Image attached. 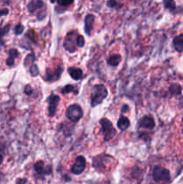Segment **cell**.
Here are the masks:
<instances>
[{
  "mask_svg": "<svg viewBox=\"0 0 183 184\" xmlns=\"http://www.w3.org/2000/svg\"><path fill=\"white\" fill-rule=\"evenodd\" d=\"M27 182L26 179H18L16 181V184H25Z\"/></svg>",
  "mask_w": 183,
  "mask_h": 184,
  "instance_id": "obj_30",
  "label": "cell"
},
{
  "mask_svg": "<svg viewBox=\"0 0 183 184\" xmlns=\"http://www.w3.org/2000/svg\"><path fill=\"white\" fill-rule=\"evenodd\" d=\"M59 101H60V98L57 94L52 93L48 97V116L50 117H53L56 114Z\"/></svg>",
  "mask_w": 183,
  "mask_h": 184,
  "instance_id": "obj_6",
  "label": "cell"
},
{
  "mask_svg": "<svg viewBox=\"0 0 183 184\" xmlns=\"http://www.w3.org/2000/svg\"><path fill=\"white\" fill-rule=\"evenodd\" d=\"M163 5H164V7L169 9L170 11H173L176 8L174 0H163Z\"/></svg>",
  "mask_w": 183,
  "mask_h": 184,
  "instance_id": "obj_21",
  "label": "cell"
},
{
  "mask_svg": "<svg viewBox=\"0 0 183 184\" xmlns=\"http://www.w3.org/2000/svg\"><path fill=\"white\" fill-rule=\"evenodd\" d=\"M36 58L35 55L33 53H31L29 55H27V57L24 59V66L27 67V66H32V64H34V61H35Z\"/></svg>",
  "mask_w": 183,
  "mask_h": 184,
  "instance_id": "obj_20",
  "label": "cell"
},
{
  "mask_svg": "<svg viewBox=\"0 0 183 184\" xmlns=\"http://www.w3.org/2000/svg\"><path fill=\"white\" fill-rule=\"evenodd\" d=\"M56 1H57V0H50V2H51V3H55Z\"/></svg>",
  "mask_w": 183,
  "mask_h": 184,
  "instance_id": "obj_33",
  "label": "cell"
},
{
  "mask_svg": "<svg viewBox=\"0 0 183 184\" xmlns=\"http://www.w3.org/2000/svg\"><path fill=\"white\" fill-rule=\"evenodd\" d=\"M57 2L60 6L67 7L74 3V0H57Z\"/></svg>",
  "mask_w": 183,
  "mask_h": 184,
  "instance_id": "obj_23",
  "label": "cell"
},
{
  "mask_svg": "<svg viewBox=\"0 0 183 184\" xmlns=\"http://www.w3.org/2000/svg\"><path fill=\"white\" fill-rule=\"evenodd\" d=\"M108 96V90L105 85L94 84L91 90V106L96 107L97 105L101 104L105 98Z\"/></svg>",
  "mask_w": 183,
  "mask_h": 184,
  "instance_id": "obj_1",
  "label": "cell"
},
{
  "mask_svg": "<svg viewBox=\"0 0 183 184\" xmlns=\"http://www.w3.org/2000/svg\"><path fill=\"white\" fill-rule=\"evenodd\" d=\"M173 45L179 52L183 51V34H179L173 39Z\"/></svg>",
  "mask_w": 183,
  "mask_h": 184,
  "instance_id": "obj_16",
  "label": "cell"
},
{
  "mask_svg": "<svg viewBox=\"0 0 183 184\" xmlns=\"http://www.w3.org/2000/svg\"><path fill=\"white\" fill-rule=\"evenodd\" d=\"M94 20H95V17L93 15H87L86 16H85V19H84V32L88 36L91 35L93 26V23H94Z\"/></svg>",
  "mask_w": 183,
  "mask_h": 184,
  "instance_id": "obj_11",
  "label": "cell"
},
{
  "mask_svg": "<svg viewBox=\"0 0 183 184\" xmlns=\"http://www.w3.org/2000/svg\"><path fill=\"white\" fill-rule=\"evenodd\" d=\"M67 70H68V74L70 75V77L74 80H80L83 77V71L80 68L69 67Z\"/></svg>",
  "mask_w": 183,
  "mask_h": 184,
  "instance_id": "obj_15",
  "label": "cell"
},
{
  "mask_svg": "<svg viewBox=\"0 0 183 184\" xmlns=\"http://www.w3.org/2000/svg\"><path fill=\"white\" fill-rule=\"evenodd\" d=\"M9 31H10V25H9V24H7V25L5 26V27H0V37L5 36L6 34H7Z\"/></svg>",
  "mask_w": 183,
  "mask_h": 184,
  "instance_id": "obj_26",
  "label": "cell"
},
{
  "mask_svg": "<svg viewBox=\"0 0 183 184\" xmlns=\"http://www.w3.org/2000/svg\"><path fill=\"white\" fill-rule=\"evenodd\" d=\"M139 127L147 129H153L155 127V121L151 116H144L139 120Z\"/></svg>",
  "mask_w": 183,
  "mask_h": 184,
  "instance_id": "obj_9",
  "label": "cell"
},
{
  "mask_svg": "<svg viewBox=\"0 0 183 184\" xmlns=\"http://www.w3.org/2000/svg\"><path fill=\"white\" fill-rule=\"evenodd\" d=\"M6 15H8V9H6V8L0 9V16Z\"/></svg>",
  "mask_w": 183,
  "mask_h": 184,
  "instance_id": "obj_29",
  "label": "cell"
},
{
  "mask_svg": "<svg viewBox=\"0 0 183 184\" xmlns=\"http://www.w3.org/2000/svg\"><path fill=\"white\" fill-rule=\"evenodd\" d=\"M182 121H183V118H182ZM182 133H183V129H182Z\"/></svg>",
  "mask_w": 183,
  "mask_h": 184,
  "instance_id": "obj_34",
  "label": "cell"
},
{
  "mask_svg": "<svg viewBox=\"0 0 183 184\" xmlns=\"http://www.w3.org/2000/svg\"><path fill=\"white\" fill-rule=\"evenodd\" d=\"M30 74L32 77H37L40 75V70H39V67H37V65L32 64L30 67Z\"/></svg>",
  "mask_w": 183,
  "mask_h": 184,
  "instance_id": "obj_22",
  "label": "cell"
},
{
  "mask_svg": "<svg viewBox=\"0 0 183 184\" xmlns=\"http://www.w3.org/2000/svg\"><path fill=\"white\" fill-rule=\"evenodd\" d=\"M86 166V160L82 155H79L76 157L75 164L71 167V171L74 174H81L85 169Z\"/></svg>",
  "mask_w": 183,
  "mask_h": 184,
  "instance_id": "obj_5",
  "label": "cell"
},
{
  "mask_svg": "<svg viewBox=\"0 0 183 184\" xmlns=\"http://www.w3.org/2000/svg\"><path fill=\"white\" fill-rule=\"evenodd\" d=\"M169 92L172 95H178L181 93V87L178 84H172L169 87Z\"/></svg>",
  "mask_w": 183,
  "mask_h": 184,
  "instance_id": "obj_18",
  "label": "cell"
},
{
  "mask_svg": "<svg viewBox=\"0 0 183 184\" xmlns=\"http://www.w3.org/2000/svg\"><path fill=\"white\" fill-rule=\"evenodd\" d=\"M33 92H34V90L30 84H27L25 88H24V93H25V94H27V95H32L33 93Z\"/></svg>",
  "mask_w": 183,
  "mask_h": 184,
  "instance_id": "obj_28",
  "label": "cell"
},
{
  "mask_svg": "<svg viewBox=\"0 0 183 184\" xmlns=\"http://www.w3.org/2000/svg\"><path fill=\"white\" fill-rule=\"evenodd\" d=\"M100 124L102 126V130L103 132L104 140L109 141L114 138L116 135V129H114L111 121L106 118H102L100 119Z\"/></svg>",
  "mask_w": 183,
  "mask_h": 184,
  "instance_id": "obj_2",
  "label": "cell"
},
{
  "mask_svg": "<svg viewBox=\"0 0 183 184\" xmlns=\"http://www.w3.org/2000/svg\"><path fill=\"white\" fill-rule=\"evenodd\" d=\"M43 7H44V3L41 0H32L27 6V9L29 11V13L31 14L35 13L38 10H41Z\"/></svg>",
  "mask_w": 183,
  "mask_h": 184,
  "instance_id": "obj_10",
  "label": "cell"
},
{
  "mask_svg": "<svg viewBox=\"0 0 183 184\" xmlns=\"http://www.w3.org/2000/svg\"><path fill=\"white\" fill-rule=\"evenodd\" d=\"M107 6L111 8H119L120 7L119 4L116 1V0H109L107 2Z\"/></svg>",
  "mask_w": 183,
  "mask_h": 184,
  "instance_id": "obj_25",
  "label": "cell"
},
{
  "mask_svg": "<svg viewBox=\"0 0 183 184\" xmlns=\"http://www.w3.org/2000/svg\"><path fill=\"white\" fill-rule=\"evenodd\" d=\"M3 160H4V157H3V155H0V164H1L3 163Z\"/></svg>",
  "mask_w": 183,
  "mask_h": 184,
  "instance_id": "obj_32",
  "label": "cell"
},
{
  "mask_svg": "<svg viewBox=\"0 0 183 184\" xmlns=\"http://www.w3.org/2000/svg\"><path fill=\"white\" fill-rule=\"evenodd\" d=\"M121 61V56L119 54H113L107 59V62L109 66L117 67Z\"/></svg>",
  "mask_w": 183,
  "mask_h": 184,
  "instance_id": "obj_17",
  "label": "cell"
},
{
  "mask_svg": "<svg viewBox=\"0 0 183 184\" xmlns=\"http://www.w3.org/2000/svg\"><path fill=\"white\" fill-rule=\"evenodd\" d=\"M61 93H62L63 94H67V93H77L78 90H77V88L75 86L74 84H67L66 86L62 90H61Z\"/></svg>",
  "mask_w": 183,
  "mask_h": 184,
  "instance_id": "obj_19",
  "label": "cell"
},
{
  "mask_svg": "<svg viewBox=\"0 0 183 184\" xmlns=\"http://www.w3.org/2000/svg\"><path fill=\"white\" fill-rule=\"evenodd\" d=\"M66 116L68 120L72 122H77L83 118V112L82 108L78 104H72L67 107V112H66Z\"/></svg>",
  "mask_w": 183,
  "mask_h": 184,
  "instance_id": "obj_3",
  "label": "cell"
},
{
  "mask_svg": "<svg viewBox=\"0 0 183 184\" xmlns=\"http://www.w3.org/2000/svg\"><path fill=\"white\" fill-rule=\"evenodd\" d=\"M62 72H63V67L62 66L57 67L54 71H50V70L48 69L46 71V75L44 77V80H46L48 82H54V81L59 79Z\"/></svg>",
  "mask_w": 183,
  "mask_h": 184,
  "instance_id": "obj_8",
  "label": "cell"
},
{
  "mask_svg": "<svg viewBox=\"0 0 183 184\" xmlns=\"http://www.w3.org/2000/svg\"><path fill=\"white\" fill-rule=\"evenodd\" d=\"M126 110H128V105H127V104L123 105V107H122V110H121V112H122V113H123V112H126Z\"/></svg>",
  "mask_w": 183,
  "mask_h": 184,
  "instance_id": "obj_31",
  "label": "cell"
},
{
  "mask_svg": "<svg viewBox=\"0 0 183 184\" xmlns=\"http://www.w3.org/2000/svg\"><path fill=\"white\" fill-rule=\"evenodd\" d=\"M76 43L77 47H79V48H83L84 46V38L82 35H77L76 36Z\"/></svg>",
  "mask_w": 183,
  "mask_h": 184,
  "instance_id": "obj_24",
  "label": "cell"
},
{
  "mask_svg": "<svg viewBox=\"0 0 183 184\" xmlns=\"http://www.w3.org/2000/svg\"><path fill=\"white\" fill-rule=\"evenodd\" d=\"M35 171L40 175H48L50 174L52 171V168L50 165H47L43 161H38L34 164L33 166Z\"/></svg>",
  "mask_w": 183,
  "mask_h": 184,
  "instance_id": "obj_7",
  "label": "cell"
},
{
  "mask_svg": "<svg viewBox=\"0 0 183 184\" xmlns=\"http://www.w3.org/2000/svg\"><path fill=\"white\" fill-rule=\"evenodd\" d=\"M117 125H118V128L120 130L123 131V130L128 129V128L130 126V121H129V119H128L127 117H125V116H123V115H121V116L119 117L118 120Z\"/></svg>",
  "mask_w": 183,
  "mask_h": 184,
  "instance_id": "obj_14",
  "label": "cell"
},
{
  "mask_svg": "<svg viewBox=\"0 0 183 184\" xmlns=\"http://www.w3.org/2000/svg\"><path fill=\"white\" fill-rule=\"evenodd\" d=\"M23 30H24V27L23 25H22V24H17V25L15 27V33L16 35H20L23 32Z\"/></svg>",
  "mask_w": 183,
  "mask_h": 184,
  "instance_id": "obj_27",
  "label": "cell"
},
{
  "mask_svg": "<svg viewBox=\"0 0 183 184\" xmlns=\"http://www.w3.org/2000/svg\"><path fill=\"white\" fill-rule=\"evenodd\" d=\"M76 41L74 42L72 41V39H70V36L67 34V39L64 42V48H66V50L67 51H69L70 53H74L76 51Z\"/></svg>",
  "mask_w": 183,
  "mask_h": 184,
  "instance_id": "obj_13",
  "label": "cell"
},
{
  "mask_svg": "<svg viewBox=\"0 0 183 184\" xmlns=\"http://www.w3.org/2000/svg\"><path fill=\"white\" fill-rule=\"evenodd\" d=\"M18 56H19V51L16 50V48H11V50L9 51V57H8V58L6 61V65L8 67L14 66V64H15V59L16 58H18Z\"/></svg>",
  "mask_w": 183,
  "mask_h": 184,
  "instance_id": "obj_12",
  "label": "cell"
},
{
  "mask_svg": "<svg viewBox=\"0 0 183 184\" xmlns=\"http://www.w3.org/2000/svg\"><path fill=\"white\" fill-rule=\"evenodd\" d=\"M153 178L155 181H168L170 180L169 171L161 166H155L153 171Z\"/></svg>",
  "mask_w": 183,
  "mask_h": 184,
  "instance_id": "obj_4",
  "label": "cell"
}]
</instances>
